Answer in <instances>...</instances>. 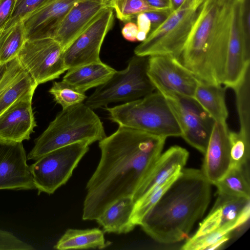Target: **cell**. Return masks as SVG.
Here are the masks:
<instances>
[{"label": "cell", "instance_id": "6da1fadb", "mask_svg": "<svg viewBox=\"0 0 250 250\" xmlns=\"http://www.w3.org/2000/svg\"><path fill=\"white\" fill-rule=\"evenodd\" d=\"M166 139L119 126L99 141L101 158L86 186L83 220H95L117 200L132 198L161 155Z\"/></svg>", "mask_w": 250, "mask_h": 250}, {"label": "cell", "instance_id": "7a4b0ae2", "mask_svg": "<svg viewBox=\"0 0 250 250\" xmlns=\"http://www.w3.org/2000/svg\"><path fill=\"white\" fill-rule=\"evenodd\" d=\"M211 185L201 169L183 168L140 226L161 244L188 238L210 203Z\"/></svg>", "mask_w": 250, "mask_h": 250}, {"label": "cell", "instance_id": "3957f363", "mask_svg": "<svg viewBox=\"0 0 250 250\" xmlns=\"http://www.w3.org/2000/svg\"><path fill=\"white\" fill-rule=\"evenodd\" d=\"M235 0H204L178 61L199 80L222 84Z\"/></svg>", "mask_w": 250, "mask_h": 250}, {"label": "cell", "instance_id": "277c9868", "mask_svg": "<svg viewBox=\"0 0 250 250\" xmlns=\"http://www.w3.org/2000/svg\"><path fill=\"white\" fill-rule=\"evenodd\" d=\"M106 136L103 123L93 109L83 103L76 104L57 114L34 140L27 160L36 161L52 150L78 142L90 145Z\"/></svg>", "mask_w": 250, "mask_h": 250}, {"label": "cell", "instance_id": "5b68a950", "mask_svg": "<svg viewBox=\"0 0 250 250\" xmlns=\"http://www.w3.org/2000/svg\"><path fill=\"white\" fill-rule=\"evenodd\" d=\"M104 109L109 118L123 126L167 138L181 131L165 98L158 91L140 99Z\"/></svg>", "mask_w": 250, "mask_h": 250}, {"label": "cell", "instance_id": "8992f818", "mask_svg": "<svg viewBox=\"0 0 250 250\" xmlns=\"http://www.w3.org/2000/svg\"><path fill=\"white\" fill-rule=\"evenodd\" d=\"M204 1L186 0L135 47V55L146 57L168 56L178 60Z\"/></svg>", "mask_w": 250, "mask_h": 250}, {"label": "cell", "instance_id": "52a82bcc", "mask_svg": "<svg viewBox=\"0 0 250 250\" xmlns=\"http://www.w3.org/2000/svg\"><path fill=\"white\" fill-rule=\"evenodd\" d=\"M148 58L133 56L125 69L116 70L87 97L84 104L93 110L106 107L112 103L133 101L154 92L155 88L147 74Z\"/></svg>", "mask_w": 250, "mask_h": 250}, {"label": "cell", "instance_id": "ba28073f", "mask_svg": "<svg viewBox=\"0 0 250 250\" xmlns=\"http://www.w3.org/2000/svg\"><path fill=\"white\" fill-rule=\"evenodd\" d=\"M150 79L156 90L165 98L181 129V136L205 154L215 121L194 98L168 90Z\"/></svg>", "mask_w": 250, "mask_h": 250}, {"label": "cell", "instance_id": "9c48e42d", "mask_svg": "<svg viewBox=\"0 0 250 250\" xmlns=\"http://www.w3.org/2000/svg\"><path fill=\"white\" fill-rule=\"evenodd\" d=\"M90 145L81 142L52 150L29 166L38 194H52L66 184Z\"/></svg>", "mask_w": 250, "mask_h": 250}, {"label": "cell", "instance_id": "30bf717a", "mask_svg": "<svg viewBox=\"0 0 250 250\" xmlns=\"http://www.w3.org/2000/svg\"><path fill=\"white\" fill-rule=\"evenodd\" d=\"M63 50L53 38L27 39L17 58L39 85L59 78L67 70Z\"/></svg>", "mask_w": 250, "mask_h": 250}, {"label": "cell", "instance_id": "8fae6325", "mask_svg": "<svg viewBox=\"0 0 250 250\" xmlns=\"http://www.w3.org/2000/svg\"><path fill=\"white\" fill-rule=\"evenodd\" d=\"M114 12L108 5L64 49L63 58L67 70L101 62L100 50L104 38L111 28Z\"/></svg>", "mask_w": 250, "mask_h": 250}, {"label": "cell", "instance_id": "7c38bea8", "mask_svg": "<svg viewBox=\"0 0 250 250\" xmlns=\"http://www.w3.org/2000/svg\"><path fill=\"white\" fill-rule=\"evenodd\" d=\"M22 142L0 140V190L35 189Z\"/></svg>", "mask_w": 250, "mask_h": 250}, {"label": "cell", "instance_id": "4fadbf2b", "mask_svg": "<svg viewBox=\"0 0 250 250\" xmlns=\"http://www.w3.org/2000/svg\"><path fill=\"white\" fill-rule=\"evenodd\" d=\"M147 74L166 88L194 98L199 79L177 59L164 55L148 57Z\"/></svg>", "mask_w": 250, "mask_h": 250}, {"label": "cell", "instance_id": "5bb4252c", "mask_svg": "<svg viewBox=\"0 0 250 250\" xmlns=\"http://www.w3.org/2000/svg\"><path fill=\"white\" fill-rule=\"evenodd\" d=\"M243 0L234 3L231 28L225 62L223 83L232 88L250 65V46L244 39L240 26V13Z\"/></svg>", "mask_w": 250, "mask_h": 250}, {"label": "cell", "instance_id": "9a60e30c", "mask_svg": "<svg viewBox=\"0 0 250 250\" xmlns=\"http://www.w3.org/2000/svg\"><path fill=\"white\" fill-rule=\"evenodd\" d=\"M38 85L17 57L0 63V115L20 99L33 96Z\"/></svg>", "mask_w": 250, "mask_h": 250}, {"label": "cell", "instance_id": "2e32d148", "mask_svg": "<svg viewBox=\"0 0 250 250\" xmlns=\"http://www.w3.org/2000/svg\"><path fill=\"white\" fill-rule=\"evenodd\" d=\"M78 0H49L22 21L26 39H54L65 16Z\"/></svg>", "mask_w": 250, "mask_h": 250}, {"label": "cell", "instance_id": "e0dca14e", "mask_svg": "<svg viewBox=\"0 0 250 250\" xmlns=\"http://www.w3.org/2000/svg\"><path fill=\"white\" fill-rule=\"evenodd\" d=\"M32 95L15 102L0 115V140L22 142L28 140L37 126L32 106Z\"/></svg>", "mask_w": 250, "mask_h": 250}, {"label": "cell", "instance_id": "ac0fdd59", "mask_svg": "<svg viewBox=\"0 0 250 250\" xmlns=\"http://www.w3.org/2000/svg\"><path fill=\"white\" fill-rule=\"evenodd\" d=\"M227 123L214 122L201 169L214 185L230 167V146Z\"/></svg>", "mask_w": 250, "mask_h": 250}, {"label": "cell", "instance_id": "d6986e66", "mask_svg": "<svg viewBox=\"0 0 250 250\" xmlns=\"http://www.w3.org/2000/svg\"><path fill=\"white\" fill-rule=\"evenodd\" d=\"M188 156V152L178 146H171L161 153L133 195L134 203L154 187L181 171L186 165Z\"/></svg>", "mask_w": 250, "mask_h": 250}, {"label": "cell", "instance_id": "ffe728a7", "mask_svg": "<svg viewBox=\"0 0 250 250\" xmlns=\"http://www.w3.org/2000/svg\"><path fill=\"white\" fill-rule=\"evenodd\" d=\"M107 5L95 0H79L65 16L54 39L64 49Z\"/></svg>", "mask_w": 250, "mask_h": 250}, {"label": "cell", "instance_id": "44dd1931", "mask_svg": "<svg viewBox=\"0 0 250 250\" xmlns=\"http://www.w3.org/2000/svg\"><path fill=\"white\" fill-rule=\"evenodd\" d=\"M115 71L113 68L101 61L68 69L62 81L85 92L105 83Z\"/></svg>", "mask_w": 250, "mask_h": 250}, {"label": "cell", "instance_id": "7402d4cb", "mask_svg": "<svg viewBox=\"0 0 250 250\" xmlns=\"http://www.w3.org/2000/svg\"><path fill=\"white\" fill-rule=\"evenodd\" d=\"M134 203L131 197L119 199L110 205L95 220L104 232L126 233L135 227L130 219Z\"/></svg>", "mask_w": 250, "mask_h": 250}, {"label": "cell", "instance_id": "603a6c76", "mask_svg": "<svg viewBox=\"0 0 250 250\" xmlns=\"http://www.w3.org/2000/svg\"><path fill=\"white\" fill-rule=\"evenodd\" d=\"M226 89L222 84L199 80L195 89L194 99L216 122L226 123L228 117Z\"/></svg>", "mask_w": 250, "mask_h": 250}, {"label": "cell", "instance_id": "cb8c5ba5", "mask_svg": "<svg viewBox=\"0 0 250 250\" xmlns=\"http://www.w3.org/2000/svg\"><path fill=\"white\" fill-rule=\"evenodd\" d=\"M110 242H106L104 231L99 228L85 229H69L62 236L54 249L59 250L71 249H103Z\"/></svg>", "mask_w": 250, "mask_h": 250}, {"label": "cell", "instance_id": "d4e9b609", "mask_svg": "<svg viewBox=\"0 0 250 250\" xmlns=\"http://www.w3.org/2000/svg\"><path fill=\"white\" fill-rule=\"evenodd\" d=\"M247 165L232 167L215 185L217 194L250 198L249 174Z\"/></svg>", "mask_w": 250, "mask_h": 250}, {"label": "cell", "instance_id": "484cf974", "mask_svg": "<svg viewBox=\"0 0 250 250\" xmlns=\"http://www.w3.org/2000/svg\"><path fill=\"white\" fill-rule=\"evenodd\" d=\"M250 65L239 81L232 88L235 94L240 129L239 132L250 140Z\"/></svg>", "mask_w": 250, "mask_h": 250}, {"label": "cell", "instance_id": "4316f807", "mask_svg": "<svg viewBox=\"0 0 250 250\" xmlns=\"http://www.w3.org/2000/svg\"><path fill=\"white\" fill-rule=\"evenodd\" d=\"M26 40L22 21L2 31L0 33V63L17 57Z\"/></svg>", "mask_w": 250, "mask_h": 250}, {"label": "cell", "instance_id": "83f0119b", "mask_svg": "<svg viewBox=\"0 0 250 250\" xmlns=\"http://www.w3.org/2000/svg\"><path fill=\"white\" fill-rule=\"evenodd\" d=\"M181 171L175 173L165 182L154 187L134 203L130 219L134 226L140 225L144 217L155 206Z\"/></svg>", "mask_w": 250, "mask_h": 250}, {"label": "cell", "instance_id": "f1b7e54d", "mask_svg": "<svg viewBox=\"0 0 250 250\" xmlns=\"http://www.w3.org/2000/svg\"><path fill=\"white\" fill-rule=\"evenodd\" d=\"M49 92L53 96L56 103L60 104L62 109L83 103L87 98L85 92L63 81L54 82Z\"/></svg>", "mask_w": 250, "mask_h": 250}, {"label": "cell", "instance_id": "f546056e", "mask_svg": "<svg viewBox=\"0 0 250 250\" xmlns=\"http://www.w3.org/2000/svg\"><path fill=\"white\" fill-rule=\"evenodd\" d=\"M107 5L115 11L117 18L124 22L141 13L160 10L150 6L145 0H110Z\"/></svg>", "mask_w": 250, "mask_h": 250}, {"label": "cell", "instance_id": "4dcf8cb0", "mask_svg": "<svg viewBox=\"0 0 250 250\" xmlns=\"http://www.w3.org/2000/svg\"><path fill=\"white\" fill-rule=\"evenodd\" d=\"M230 167L247 165L250 159V140L240 132L229 130Z\"/></svg>", "mask_w": 250, "mask_h": 250}, {"label": "cell", "instance_id": "1f68e13d", "mask_svg": "<svg viewBox=\"0 0 250 250\" xmlns=\"http://www.w3.org/2000/svg\"><path fill=\"white\" fill-rule=\"evenodd\" d=\"M240 227L238 223L223 225L216 230L204 236L188 239L181 248L183 250H203L212 245L226 235Z\"/></svg>", "mask_w": 250, "mask_h": 250}, {"label": "cell", "instance_id": "d6a6232c", "mask_svg": "<svg viewBox=\"0 0 250 250\" xmlns=\"http://www.w3.org/2000/svg\"><path fill=\"white\" fill-rule=\"evenodd\" d=\"M49 0H16L11 16L3 30H5L17 22L23 21L25 18L44 5Z\"/></svg>", "mask_w": 250, "mask_h": 250}, {"label": "cell", "instance_id": "836d02e7", "mask_svg": "<svg viewBox=\"0 0 250 250\" xmlns=\"http://www.w3.org/2000/svg\"><path fill=\"white\" fill-rule=\"evenodd\" d=\"M222 213L221 208L213 206L210 212L202 223L192 237H198L208 234L221 226Z\"/></svg>", "mask_w": 250, "mask_h": 250}, {"label": "cell", "instance_id": "e575fe53", "mask_svg": "<svg viewBox=\"0 0 250 250\" xmlns=\"http://www.w3.org/2000/svg\"><path fill=\"white\" fill-rule=\"evenodd\" d=\"M30 244L21 240L13 233L0 229V250H34Z\"/></svg>", "mask_w": 250, "mask_h": 250}, {"label": "cell", "instance_id": "d590c367", "mask_svg": "<svg viewBox=\"0 0 250 250\" xmlns=\"http://www.w3.org/2000/svg\"><path fill=\"white\" fill-rule=\"evenodd\" d=\"M16 0H0V33L9 21Z\"/></svg>", "mask_w": 250, "mask_h": 250}, {"label": "cell", "instance_id": "8d00e7d4", "mask_svg": "<svg viewBox=\"0 0 250 250\" xmlns=\"http://www.w3.org/2000/svg\"><path fill=\"white\" fill-rule=\"evenodd\" d=\"M171 12L170 9L154 10L145 12L150 21V31L160 26L167 19Z\"/></svg>", "mask_w": 250, "mask_h": 250}, {"label": "cell", "instance_id": "74e56055", "mask_svg": "<svg viewBox=\"0 0 250 250\" xmlns=\"http://www.w3.org/2000/svg\"><path fill=\"white\" fill-rule=\"evenodd\" d=\"M136 24L139 30L137 41L142 42L146 38L150 31V21L145 13H141L137 15Z\"/></svg>", "mask_w": 250, "mask_h": 250}, {"label": "cell", "instance_id": "f35d334b", "mask_svg": "<svg viewBox=\"0 0 250 250\" xmlns=\"http://www.w3.org/2000/svg\"><path fill=\"white\" fill-rule=\"evenodd\" d=\"M138 28L136 23L129 21L123 27L122 34L124 38L130 42H137V35L138 33Z\"/></svg>", "mask_w": 250, "mask_h": 250}, {"label": "cell", "instance_id": "ab89813d", "mask_svg": "<svg viewBox=\"0 0 250 250\" xmlns=\"http://www.w3.org/2000/svg\"><path fill=\"white\" fill-rule=\"evenodd\" d=\"M151 7L160 10L170 9V0H145ZM171 10V9H170Z\"/></svg>", "mask_w": 250, "mask_h": 250}, {"label": "cell", "instance_id": "60d3db41", "mask_svg": "<svg viewBox=\"0 0 250 250\" xmlns=\"http://www.w3.org/2000/svg\"><path fill=\"white\" fill-rule=\"evenodd\" d=\"M186 0H170V9L171 11H175L179 8Z\"/></svg>", "mask_w": 250, "mask_h": 250}, {"label": "cell", "instance_id": "b9f144b4", "mask_svg": "<svg viewBox=\"0 0 250 250\" xmlns=\"http://www.w3.org/2000/svg\"><path fill=\"white\" fill-rule=\"evenodd\" d=\"M95 0L100 1V2H102L103 3L108 4V3L109 2V1L110 0Z\"/></svg>", "mask_w": 250, "mask_h": 250}]
</instances>
